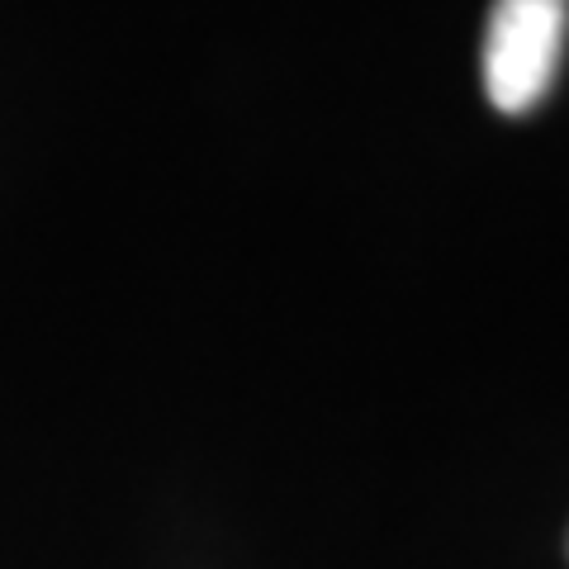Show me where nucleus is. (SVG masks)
I'll use <instances>...</instances> for the list:
<instances>
[{"instance_id":"f257e3e1","label":"nucleus","mask_w":569,"mask_h":569,"mask_svg":"<svg viewBox=\"0 0 569 569\" xmlns=\"http://www.w3.org/2000/svg\"><path fill=\"white\" fill-rule=\"evenodd\" d=\"M569 43V0H493L485 29V96L498 114H531L556 91Z\"/></svg>"}]
</instances>
